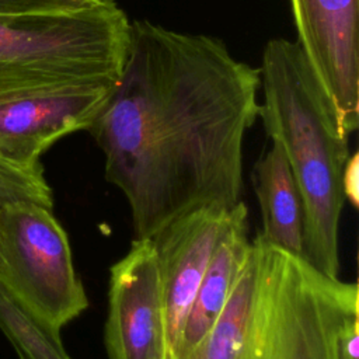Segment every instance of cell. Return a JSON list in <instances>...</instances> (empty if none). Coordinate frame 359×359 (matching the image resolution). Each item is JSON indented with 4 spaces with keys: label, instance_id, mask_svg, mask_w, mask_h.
I'll use <instances>...</instances> for the list:
<instances>
[{
    "label": "cell",
    "instance_id": "6da1fadb",
    "mask_svg": "<svg viewBox=\"0 0 359 359\" xmlns=\"http://www.w3.org/2000/svg\"><path fill=\"white\" fill-rule=\"evenodd\" d=\"M259 88V67L219 38L130 22L122 72L87 130L104 151L105 178L128 199L135 240L191 210L241 201Z\"/></svg>",
    "mask_w": 359,
    "mask_h": 359
},
{
    "label": "cell",
    "instance_id": "7a4b0ae2",
    "mask_svg": "<svg viewBox=\"0 0 359 359\" xmlns=\"http://www.w3.org/2000/svg\"><path fill=\"white\" fill-rule=\"evenodd\" d=\"M359 324V287L262 237L205 338L184 359H355L344 353Z\"/></svg>",
    "mask_w": 359,
    "mask_h": 359
},
{
    "label": "cell",
    "instance_id": "3957f363",
    "mask_svg": "<svg viewBox=\"0 0 359 359\" xmlns=\"http://www.w3.org/2000/svg\"><path fill=\"white\" fill-rule=\"evenodd\" d=\"M258 116L290 165L304 205L303 258L339 278L338 230L345 203L342 172L349 136L337 108L297 42L271 39L259 67Z\"/></svg>",
    "mask_w": 359,
    "mask_h": 359
},
{
    "label": "cell",
    "instance_id": "277c9868",
    "mask_svg": "<svg viewBox=\"0 0 359 359\" xmlns=\"http://www.w3.org/2000/svg\"><path fill=\"white\" fill-rule=\"evenodd\" d=\"M130 21L114 0L77 11L0 15V101L65 86L114 84Z\"/></svg>",
    "mask_w": 359,
    "mask_h": 359
},
{
    "label": "cell",
    "instance_id": "5b68a950",
    "mask_svg": "<svg viewBox=\"0 0 359 359\" xmlns=\"http://www.w3.org/2000/svg\"><path fill=\"white\" fill-rule=\"evenodd\" d=\"M0 280L59 330L88 307L66 231L52 209L31 201L0 209Z\"/></svg>",
    "mask_w": 359,
    "mask_h": 359
},
{
    "label": "cell",
    "instance_id": "8992f818",
    "mask_svg": "<svg viewBox=\"0 0 359 359\" xmlns=\"http://www.w3.org/2000/svg\"><path fill=\"white\" fill-rule=\"evenodd\" d=\"M104 342L109 359H172L151 238L109 268Z\"/></svg>",
    "mask_w": 359,
    "mask_h": 359
},
{
    "label": "cell",
    "instance_id": "52a82bcc",
    "mask_svg": "<svg viewBox=\"0 0 359 359\" xmlns=\"http://www.w3.org/2000/svg\"><path fill=\"white\" fill-rule=\"evenodd\" d=\"M297 43L332 100L345 135L359 125V0H289Z\"/></svg>",
    "mask_w": 359,
    "mask_h": 359
},
{
    "label": "cell",
    "instance_id": "ba28073f",
    "mask_svg": "<svg viewBox=\"0 0 359 359\" xmlns=\"http://www.w3.org/2000/svg\"><path fill=\"white\" fill-rule=\"evenodd\" d=\"M114 84L53 87L0 101V157L38 163L56 140L91 126Z\"/></svg>",
    "mask_w": 359,
    "mask_h": 359
},
{
    "label": "cell",
    "instance_id": "9c48e42d",
    "mask_svg": "<svg viewBox=\"0 0 359 359\" xmlns=\"http://www.w3.org/2000/svg\"><path fill=\"white\" fill-rule=\"evenodd\" d=\"M227 210L213 206L191 210L150 237L172 359Z\"/></svg>",
    "mask_w": 359,
    "mask_h": 359
},
{
    "label": "cell",
    "instance_id": "30bf717a",
    "mask_svg": "<svg viewBox=\"0 0 359 359\" xmlns=\"http://www.w3.org/2000/svg\"><path fill=\"white\" fill-rule=\"evenodd\" d=\"M248 208L240 201L227 210L208 268L184 324L174 359L187 358L220 316L248 254Z\"/></svg>",
    "mask_w": 359,
    "mask_h": 359
},
{
    "label": "cell",
    "instance_id": "8fae6325",
    "mask_svg": "<svg viewBox=\"0 0 359 359\" xmlns=\"http://www.w3.org/2000/svg\"><path fill=\"white\" fill-rule=\"evenodd\" d=\"M254 187L262 216V237L303 257L304 205L282 147L271 149L254 168Z\"/></svg>",
    "mask_w": 359,
    "mask_h": 359
},
{
    "label": "cell",
    "instance_id": "7c38bea8",
    "mask_svg": "<svg viewBox=\"0 0 359 359\" xmlns=\"http://www.w3.org/2000/svg\"><path fill=\"white\" fill-rule=\"evenodd\" d=\"M0 328L20 359H72L62 344L60 330L36 316L1 280Z\"/></svg>",
    "mask_w": 359,
    "mask_h": 359
},
{
    "label": "cell",
    "instance_id": "4fadbf2b",
    "mask_svg": "<svg viewBox=\"0 0 359 359\" xmlns=\"http://www.w3.org/2000/svg\"><path fill=\"white\" fill-rule=\"evenodd\" d=\"M14 201H31L53 208L52 189L45 180L41 161L21 164L0 157V209Z\"/></svg>",
    "mask_w": 359,
    "mask_h": 359
},
{
    "label": "cell",
    "instance_id": "5bb4252c",
    "mask_svg": "<svg viewBox=\"0 0 359 359\" xmlns=\"http://www.w3.org/2000/svg\"><path fill=\"white\" fill-rule=\"evenodd\" d=\"M105 0H0V15H29L93 8Z\"/></svg>",
    "mask_w": 359,
    "mask_h": 359
},
{
    "label": "cell",
    "instance_id": "9a60e30c",
    "mask_svg": "<svg viewBox=\"0 0 359 359\" xmlns=\"http://www.w3.org/2000/svg\"><path fill=\"white\" fill-rule=\"evenodd\" d=\"M342 191L345 199H348L352 206L358 208L359 205V156L358 153L352 154L345 164L342 172Z\"/></svg>",
    "mask_w": 359,
    "mask_h": 359
}]
</instances>
